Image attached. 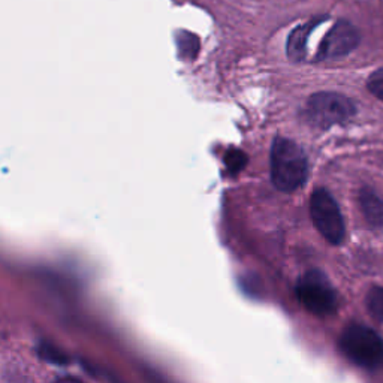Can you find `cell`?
Returning <instances> with one entry per match:
<instances>
[{"mask_svg":"<svg viewBox=\"0 0 383 383\" xmlns=\"http://www.w3.org/2000/svg\"><path fill=\"white\" fill-rule=\"evenodd\" d=\"M308 163L295 141L277 136L271 147V178L281 192H294L306 183Z\"/></svg>","mask_w":383,"mask_h":383,"instance_id":"6da1fadb","label":"cell"},{"mask_svg":"<svg viewBox=\"0 0 383 383\" xmlns=\"http://www.w3.org/2000/svg\"><path fill=\"white\" fill-rule=\"evenodd\" d=\"M339 348L349 361L368 370L383 367V339L370 326L351 324L340 334Z\"/></svg>","mask_w":383,"mask_h":383,"instance_id":"7a4b0ae2","label":"cell"},{"mask_svg":"<svg viewBox=\"0 0 383 383\" xmlns=\"http://www.w3.org/2000/svg\"><path fill=\"white\" fill-rule=\"evenodd\" d=\"M295 294L301 306L316 316H330L339 307V294L319 270H310L298 279Z\"/></svg>","mask_w":383,"mask_h":383,"instance_id":"3957f363","label":"cell"},{"mask_svg":"<svg viewBox=\"0 0 383 383\" xmlns=\"http://www.w3.org/2000/svg\"><path fill=\"white\" fill-rule=\"evenodd\" d=\"M310 216L324 239L334 245L344 241L346 227L340 208L325 189H316L310 198Z\"/></svg>","mask_w":383,"mask_h":383,"instance_id":"277c9868","label":"cell"},{"mask_svg":"<svg viewBox=\"0 0 383 383\" xmlns=\"http://www.w3.org/2000/svg\"><path fill=\"white\" fill-rule=\"evenodd\" d=\"M355 111L357 109L349 97L333 92L313 95L306 108L308 122L319 127H331L348 122L355 115Z\"/></svg>","mask_w":383,"mask_h":383,"instance_id":"5b68a950","label":"cell"},{"mask_svg":"<svg viewBox=\"0 0 383 383\" xmlns=\"http://www.w3.org/2000/svg\"><path fill=\"white\" fill-rule=\"evenodd\" d=\"M359 35L348 21H339L328 32L317 51V60H328L346 56L358 45Z\"/></svg>","mask_w":383,"mask_h":383,"instance_id":"8992f818","label":"cell"},{"mask_svg":"<svg viewBox=\"0 0 383 383\" xmlns=\"http://www.w3.org/2000/svg\"><path fill=\"white\" fill-rule=\"evenodd\" d=\"M359 204L366 221L375 227H383V198L370 189H362Z\"/></svg>","mask_w":383,"mask_h":383,"instance_id":"52a82bcc","label":"cell"},{"mask_svg":"<svg viewBox=\"0 0 383 383\" xmlns=\"http://www.w3.org/2000/svg\"><path fill=\"white\" fill-rule=\"evenodd\" d=\"M319 24V21H312L308 24H304L298 27L289 36V42H288V54L290 60L294 62H301L306 57V42L308 39V35L312 33L313 27Z\"/></svg>","mask_w":383,"mask_h":383,"instance_id":"ba28073f","label":"cell"},{"mask_svg":"<svg viewBox=\"0 0 383 383\" xmlns=\"http://www.w3.org/2000/svg\"><path fill=\"white\" fill-rule=\"evenodd\" d=\"M366 306L370 316L376 322L383 324V288L373 286L366 297Z\"/></svg>","mask_w":383,"mask_h":383,"instance_id":"9c48e42d","label":"cell"},{"mask_svg":"<svg viewBox=\"0 0 383 383\" xmlns=\"http://www.w3.org/2000/svg\"><path fill=\"white\" fill-rule=\"evenodd\" d=\"M38 351H39L41 358H44L45 361H48L51 364H56V366H66V364L69 362L66 355L62 351H59L57 348H54V346L50 343H41Z\"/></svg>","mask_w":383,"mask_h":383,"instance_id":"30bf717a","label":"cell"},{"mask_svg":"<svg viewBox=\"0 0 383 383\" xmlns=\"http://www.w3.org/2000/svg\"><path fill=\"white\" fill-rule=\"evenodd\" d=\"M245 163H247V156L239 149H231L225 154V165L232 174L240 172L245 167Z\"/></svg>","mask_w":383,"mask_h":383,"instance_id":"8fae6325","label":"cell"},{"mask_svg":"<svg viewBox=\"0 0 383 383\" xmlns=\"http://www.w3.org/2000/svg\"><path fill=\"white\" fill-rule=\"evenodd\" d=\"M367 86L373 95L379 97L380 100H383V68L377 69L376 72H373L367 81Z\"/></svg>","mask_w":383,"mask_h":383,"instance_id":"7c38bea8","label":"cell"},{"mask_svg":"<svg viewBox=\"0 0 383 383\" xmlns=\"http://www.w3.org/2000/svg\"><path fill=\"white\" fill-rule=\"evenodd\" d=\"M56 383H83L80 379L77 377H71V376H65V377H60L56 380Z\"/></svg>","mask_w":383,"mask_h":383,"instance_id":"4fadbf2b","label":"cell"}]
</instances>
